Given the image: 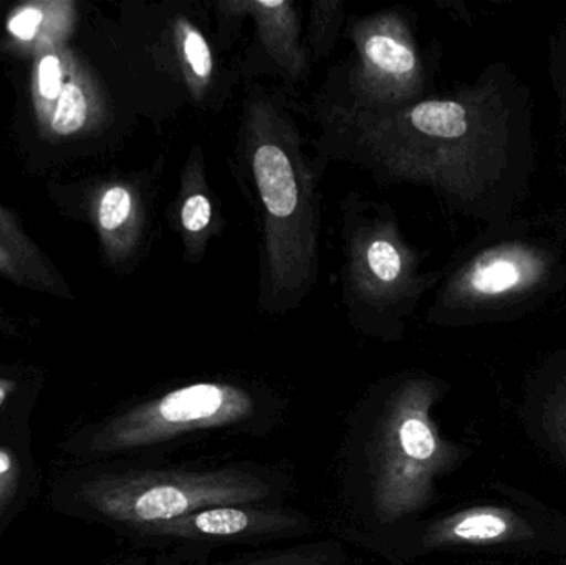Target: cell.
I'll return each mask as SVG.
<instances>
[{
	"instance_id": "cell-1",
	"label": "cell",
	"mask_w": 566,
	"mask_h": 565,
	"mask_svg": "<svg viewBox=\"0 0 566 565\" xmlns=\"http://www.w3.org/2000/svg\"><path fill=\"white\" fill-rule=\"evenodd\" d=\"M298 129L279 100L251 88L242 116L241 149L261 212V305L298 307L318 274L319 202Z\"/></svg>"
},
{
	"instance_id": "cell-2",
	"label": "cell",
	"mask_w": 566,
	"mask_h": 565,
	"mask_svg": "<svg viewBox=\"0 0 566 565\" xmlns=\"http://www.w3.org/2000/svg\"><path fill=\"white\" fill-rule=\"evenodd\" d=\"M434 385L405 381L382 411L369 453L373 508L379 520L396 523L418 513L432 496L436 477L451 461L431 417Z\"/></svg>"
},
{
	"instance_id": "cell-3",
	"label": "cell",
	"mask_w": 566,
	"mask_h": 565,
	"mask_svg": "<svg viewBox=\"0 0 566 565\" xmlns=\"http://www.w3.org/2000/svg\"><path fill=\"white\" fill-rule=\"evenodd\" d=\"M80 496L102 516L145 531L209 508L258 503L269 486L244 471H146L96 478Z\"/></svg>"
},
{
	"instance_id": "cell-4",
	"label": "cell",
	"mask_w": 566,
	"mask_h": 565,
	"mask_svg": "<svg viewBox=\"0 0 566 565\" xmlns=\"http://www.w3.org/2000/svg\"><path fill=\"white\" fill-rule=\"evenodd\" d=\"M345 301L353 315L396 317L418 302L419 279L412 252L396 222L378 208L346 209Z\"/></svg>"
},
{
	"instance_id": "cell-5",
	"label": "cell",
	"mask_w": 566,
	"mask_h": 565,
	"mask_svg": "<svg viewBox=\"0 0 566 565\" xmlns=\"http://www.w3.org/2000/svg\"><path fill=\"white\" fill-rule=\"evenodd\" d=\"M254 414L248 391L228 384H195L176 388L119 415L93 438L92 451L151 447L186 433L229 427Z\"/></svg>"
},
{
	"instance_id": "cell-6",
	"label": "cell",
	"mask_w": 566,
	"mask_h": 565,
	"mask_svg": "<svg viewBox=\"0 0 566 565\" xmlns=\"http://www.w3.org/2000/svg\"><path fill=\"white\" fill-rule=\"evenodd\" d=\"M358 62L348 72L346 95L369 105L412 103L422 86V66L396 15H378L355 25Z\"/></svg>"
},
{
	"instance_id": "cell-7",
	"label": "cell",
	"mask_w": 566,
	"mask_h": 565,
	"mask_svg": "<svg viewBox=\"0 0 566 565\" xmlns=\"http://www.w3.org/2000/svg\"><path fill=\"white\" fill-rule=\"evenodd\" d=\"M32 105L40 135L53 142L95 132L106 118L105 96L80 56L66 75L32 96Z\"/></svg>"
},
{
	"instance_id": "cell-8",
	"label": "cell",
	"mask_w": 566,
	"mask_h": 565,
	"mask_svg": "<svg viewBox=\"0 0 566 565\" xmlns=\"http://www.w3.org/2000/svg\"><path fill=\"white\" fill-rule=\"evenodd\" d=\"M295 517L277 511L245 510L241 506L209 508L189 516L178 517L143 531L153 536L185 537H238L275 533L296 526Z\"/></svg>"
},
{
	"instance_id": "cell-9",
	"label": "cell",
	"mask_w": 566,
	"mask_h": 565,
	"mask_svg": "<svg viewBox=\"0 0 566 565\" xmlns=\"http://www.w3.org/2000/svg\"><path fill=\"white\" fill-rule=\"evenodd\" d=\"M78 25L75 0H32L10 10L6 33L15 52L27 56L69 45Z\"/></svg>"
},
{
	"instance_id": "cell-10",
	"label": "cell",
	"mask_w": 566,
	"mask_h": 565,
	"mask_svg": "<svg viewBox=\"0 0 566 565\" xmlns=\"http://www.w3.org/2000/svg\"><path fill=\"white\" fill-rule=\"evenodd\" d=\"M0 275L19 287L70 299L69 285L12 211L0 205Z\"/></svg>"
},
{
	"instance_id": "cell-11",
	"label": "cell",
	"mask_w": 566,
	"mask_h": 565,
	"mask_svg": "<svg viewBox=\"0 0 566 565\" xmlns=\"http://www.w3.org/2000/svg\"><path fill=\"white\" fill-rule=\"evenodd\" d=\"M96 232L113 264L125 261L139 234V205L135 191L125 182H109L93 202Z\"/></svg>"
},
{
	"instance_id": "cell-12",
	"label": "cell",
	"mask_w": 566,
	"mask_h": 565,
	"mask_svg": "<svg viewBox=\"0 0 566 565\" xmlns=\"http://www.w3.org/2000/svg\"><path fill=\"white\" fill-rule=\"evenodd\" d=\"M255 19L259 40L275 69L290 80H296L305 70V55L300 49L298 19L290 2H241Z\"/></svg>"
},
{
	"instance_id": "cell-13",
	"label": "cell",
	"mask_w": 566,
	"mask_h": 565,
	"mask_svg": "<svg viewBox=\"0 0 566 565\" xmlns=\"http://www.w3.org/2000/svg\"><path fill=\"white\" fill-rule=\"evenodd\" d=\"M527 534L514 513L497 508H474L439 521L426 536L428 546L448 544H492Z\"/></svg>"
},
{
	"instance_id": "cell-14",
	"label": "cell",
	"mask_w": 566,
	"mask_h": 565,
	"mask_svg": "<svg viewBox=\"0 0 566 565\" xmlns=\"http://www.w3.org/2000/svg\"><path fill=\"white\" fill-rule=\"evenodd\" d=\"M527 275V265L515 255H488L468 272L465 284L472 294L495 297L515 291Z\"/></svg>"
},
{
	"instance_id": "cell-15",
	"label": "cell",
	"mask_w": 566,
	"mask_h": 565,
	"mask_svg": "<svg viewBox=\"0 0 566 565\" xmlns=\"http://www.w3.org/2000/svg\"><path fill=\"white\" fill-rule=\"evenodd\" d=\"M179 39H181V59L192 76L196 86L205 88L214 80V55L201 30L192 23L181 20Z\"/></svg>"
},
{
	"instance_id": "cell-16",
	"label": "cell",
	"mask_w": 566,
	"mask_h": 565,
	"mask_svg": "<svg viewBox=\"0 0 566 565\" xmlns=\"http://www.w3.org/2000/svg\"><path fill=\"white\" fill-rule=\"evenodd\" d=\"M342 3L323 2L313 6L312 49L316 56H323L332 49L342 20Z\"/></svg>"
},
{
	"instance_id": "cell-17",
	"label": "cell",
	"mask_w": 566,
	"mask_h": 565,
	"mask_svg": "<svg viewBox=\"0 0 566 565\" xmlns=\"http://www.w3.org/2000/svg\"><path fill=\"white\" fill-rule=\"evenodd\" d=\"M212 205L205 192L196 191L182 202L181 226L188 236H199L211 226Z\"/></svg>"
},
{
	"instance_id": "cell-18",
	"label": "cell",
	"mask_w": 566,
	"mask_h": 565,
	"mask_svg": "<svg viewBox=\"0 0 566 565\" xmlns=\"http://www.w3.org/2000/svg\"><path fill=\"white\" fill-rule=\"evenodd\" d=\"M545 427L566 457V385H562L545 408Z\"/></svg>"
},
{
	"instance_id": "cell-19",
	"label": "cell",
	"mask_w": 566,
	"mask_h": 565,
	"mask_svg": "<svg viewBox=\"0 0 566 565\" xmlns=\"http://www.w3.org/2000/svg\"><path fill=\"white\" fill-rule=\"evenodd\" d=\"M19 463L7 448L0 447V514L9 506L19 488Z\"/></svg>"
},
{
	"instance_id": "cell-20",
	"label": "cell",
	"mask_w": 566,
	"mask_h": 565,
	"mask_svg": "<svg viewBox=\"0 0 566 565\" xmlns=\"http://www.w3.org/2000/svg\"><path fill=\"white\" fill-rule=\"evenodd\" d=\"M15 381L7 380V378H0V408L6 405V401L9 400L10 395L15 391Z\"/></svg>"
}]
</instances>
